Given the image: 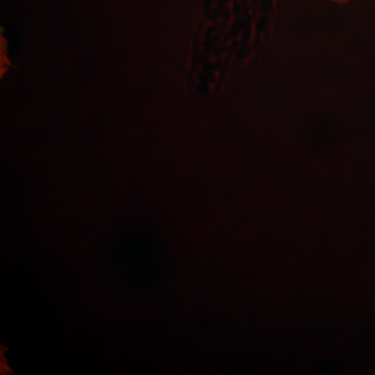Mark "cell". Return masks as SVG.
Listing matches in <instances>:
<instances>
[{
	"label": "cell",
	"instance_id": "1",
	"mask_svg": "<svg viewBox=\"0 0 375 375\" xmlns=\"http://www.w3.org/2000/svg\"><path fill=\"white\" fill-rule=\"evenodd\" d=\"M350 0H332L333 2L338 3V4H343L346 3L347 2L349 1Z\"/></svg>",
	"mask_w": 375,
	"mask_h": 375
}]
</instances>
